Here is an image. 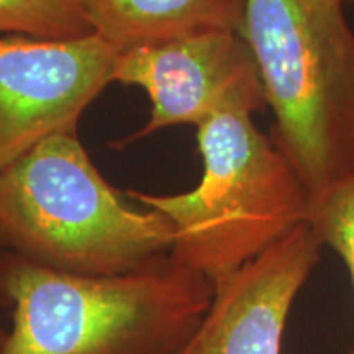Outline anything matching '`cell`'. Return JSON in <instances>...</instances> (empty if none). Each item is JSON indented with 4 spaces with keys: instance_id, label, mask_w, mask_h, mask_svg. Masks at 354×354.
Masks as SVG:
<instances>
[{
    "instance_id": "cell-3",
    "label": "cell",
    "mask_w": 354,
    "mask_h": 354,
    "mask_svg": "<svg viewBox=\"0 0 354 354\" xmlns=\"http://www.w3.org/2000/svg\"><path fill=\"white\" fill-rule=\"evenodd\" d=\"M344 0H246L241 37L272 109V143L310 201L354 177V32Z\"/></svg>"
},
{
    "instance_id": "cell-12",
    "label": "cell",
    "mask_w": 354,
    "mask_h": 354,
    "mask_svg": "<svg viewBox=\"0 0 354 354\" xmlns=\"http://www.w3.org/2000/svg\"><path fill=\"white\" fill-rule=\"evenodd\" d=\"M344 3H346V6H354V0H344Z\"/></svg>"
},
{
    "instance_id": "cell-8",
    "label": "cell",
    "mask_w": 354,
    "mask_h": 354,
    "mask_svg": "<svg viewBox=\"0 0 354 354\" xmlns=\"http://www.w3.org/2000/svg\"><path fill=\"white\" fill-rule=\"evenodd\" d=\"M92 30L120 51L202 33H243L246 0H81Z\"/></svg>"
},
{
    "instance_id": "cell-1",
    "label": "cell",
    "mask_w": 354,
    "mask_h": 354,
    "mask_svg": "<svg viewBox=\"0 0 354 354\" xmlns=\"http://www.w3.org/2000/svg\"><path fill=\"white\" fill-rule=\"evenodd\" d=\"M214 284L171 254L133 271L86 276L0 253V354H185Z\"/></svg>"
},
{
    "instance_id": "cell-6",
    "label": "cell",
    "mask_w": 354,
    "mask_h": 354,
    "mask_svg": "<svg viewBox=\"0 0 354 354\" xmlns=\"http://www.w3.org/2000/svg\"><path fill=\"white\" fill-rule=\"evenodd\" d=\"M112 82L138 86L151 102L149 120L123 145L162 128L201 127L220 113L253 115L268 105L250 46L234 32L202 33L120 51Z\"/></svg>"
},
{
    "instance_id": "cell-4",
    "label": "cell",
    "mask_w": 354,
    "mask_h": 354,
    "mask_svg": "<svg viewBox=\"0 0 354 354\" xmlns=\"http://www.w3.org/2000/svg\"><path fill=\"white\" fill-rule=\"evenodd\" d=\"M197 141L203 172L192 190L125 194L171 221L169 254L215 286L305 223L310 194L251 113L216 115L197 127Z\"/></svg>"
},
{
    "instance_id": "cell-5",
    "label": "cell",
    "mask_w": 354,
    "mask_h": 354,
    "mask_svg": "<svg viewBox=\"0 0 354 354\" xmlns=\"http://www.w3.org/2000/svg\"><path fill=\"white\" fill-rule=\"evenodd\" d=\"M120 50L91 35L79 39L0 37V171L79 118L112 82Z\"/></svg>"
},
{
    "instance_id": "cell-9",
    "label": "cell",
    "mask_w": 354,
    "mask_h": 354,
    "mask_svg": "<svg viewBox=\"0 0 354 354\" xmlns=\"http://www.w3.org/2000/svg\"><path fill=\"white\" fill-rule=\"evenodd\" d=\"M79 39L94 35L81 0H0V37Z\"/></svg>"
},
{
    "instance_id": "cell-10",
    "label": "cell",
    "mask_w": 354,
    "mask_h": 354,
    "mask_svg": "<svg viewBox=\"0 0 354 354\" xmlns=\"http://www.w3.org/2000/svg\"><path fill=\"white\" fill-rule=\"evenodd\" d=\"M307 223L342 258L354 289V177L331 185L310 201ZM349 354H354V348Z\"/></svg>"
},
{
    "instance_id": "cell-7",
    "label": "cell",
    "mask_w": 354,
    "mask_h": 354,
    "mask_svg": "<svg viewBox=\"0 0 354 354\" xmlns=\"http://www.w3.org/2000/svg\"><path fill=\"white\" fill-rule=\"evenodd\" d=\"M305 221L214 286V299L185 354H281L295 297L320 261Z\"/></svg>"
},
{
    "instance_id": "cell-2",
    "label": "cell",
    "mask_w": 354,
    "mask_h": 354,
    "mask_svg": "<svg viewBox=\"0 0 354 354\" xmlns=\"http://www.w3.org/2000/svg\"><path fill=\"white\" fill-rule=\"evenodd\" d=\"M172 243L171 221L112 187L77 131L50 136L0 171V253L110 276L167 256Z\"/></svg>"
},
{
    "instance_id": "cell-11",
    "label": "cell",
    "mask_w": 354,
    "mask_h": 354,
    "mask_svg": "<svg viewBox=\"0 0 354 354\" xmlns=\"http://www.w3.org/2000/svg\"><path fill=\"white\" fill-rule=\"evenodd\" d=\"M6 338H7V330H3L2 326H0V349H2L3 343H6Z\"/></svg>"
}]
</instances>
